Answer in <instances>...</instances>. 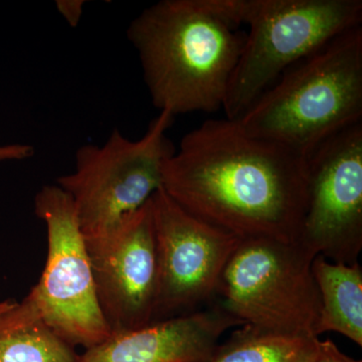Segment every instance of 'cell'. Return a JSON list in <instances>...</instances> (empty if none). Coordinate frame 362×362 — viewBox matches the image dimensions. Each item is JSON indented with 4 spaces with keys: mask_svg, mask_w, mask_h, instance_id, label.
Returning a JSON list of instances; mask_svg holds the SVG:
<instances>
[{
    "mask_svg": "<svg viewBox=\"0 0 362 362\" xmlns=\"http://www.w3.org/2000/svg\"><path fill=\"white\" fill-rule=\"evenodd\" d=\"M235 121L247 134L305 158L362 122V25L287 69Z\"/></svg>",
    "mask_w": 362,
    "mask_h": 362,
    "instance_id": "3",
    "label": "cell"
},
{
    "mask_svg": "<svg viewBox=\"0 0 362 362\" xmlns=\"http://www.w3.org/2000/svg\"><path fill=\"white\" fill-rule=\"evenodd\" d=\"M173 118L161 111L140 139L114 129L103 145L77 150L75 169L57 185L73 202L86 244L104 239L162 187L164 163L175 150L166 135Z\"/></svg>",
    "mask_w": 362,
    "mask_h": 362,
    "instance_id": "5",
    "label": "cell"
},
{
    "mask_svg": "<svg viewBox=\"0 0 362 362\" xmlns=\"http://www.w3.org/2000/svg\"><path fill=\"white\" fill-rule=\"evenodd\" d=\"M35 214L47 233V256L40 282L30 290L45 322L86 349L112 334L98 301L89 251L70 197L45 185L35 197Z\"/></svg>",
    "mask_w": 362,
    "mask_h": 362,
    "instance_id": "7",
    "label": "cell"
},
{
    "mask_svg": "<svg viewBox=\"0 0 362 362\" xmlns=\"http://www.w3.org/2000/svg\"><path fill=\"white\" fill-rule=\"evenodd\" d=\"M87 247L98 301L112 333L154 322L159 270L150 199Z\"/></svg>",
    "mask_w": 362,
    "mask_h": 362,
    "instance_id": "10",
    "label": "cell"
},
{
    "mask_svg": "<svg viewBox=\"0 0 362 362\" xmlns=\"http://www.w3.org/2000/svg\"><path fill=\"white\" fill-rule=\"evenodd\" d=\"M78 357L45 322L30 293L0 314V362H76Z\"/></svg>",
    "mask_w": 362,
    "mask_h": 362,
    "instance_id": "12",
    "label": "cell"
},
{
    "mask_svg": "<svg viewBox=\"0 0 362 362\" xmlns=\"http://www.w3.org/2000/svg\"><path fill=\"white\" fill-rule=\"evenodd\" d=\"M223 4L237 25L249 28L221 109L230 120L239 119L298 61L362 25L361 0H223Z\"/></svg>",
    "mask_w": 362,
    "mask_h": 362,
    "instance_id": "4",
    "label": "cell"
},
{
    "mask_svg": "<svg viewBox=\"0 0 362 362\" xmlns=\"http://www.w3.org/2000/svg\"><path fill=\"white\" fill-rule=\"evenodd\" d=\"M319 338L240 326L204 362H311Z\"/></svg>",
    "mask_w": 362,
    "mask_h": 362,
    "instance_id": "14",
    "label": "cell"
},
{
    "mask_svg": "<svg viewBox=\"0 0 362 362\" xmlns=\"http://www.w3.org/2000/svg\"><path fill=\"white\" fill-rule=\"evenodd\" d=\"M244 324L221 306L112 333L76 362H204L230 328Z\"/></svg>",
    "mask_w": 362,
    "mask_h": 362,
    "instance_id": "11",
    "label": "cell"
},
{
    "mask_svg": "<svg viewBox=\"0 0 362 362\" xmlns=\"http://www.w3.org/2000/svg\"><path fill=\"white\" fill-rule=\"evenodd\" d=\"M312 272L321 301L318 337L333 331L362 346L361 264L332 263L322 256H317L312 263Z\"/></svg>",
    "mask_w": 362,
    "mask_h": 362,
    "instance_id": "13",
    "label": "cell"
},
{
    "mask_svg": "<svg viewBox=\"0 0 362 362\" xmlns=\"http://www.w3.org/2000/svg\"><path fill=\"white\" fill-rule=\"evenodd\" d=\"M35 153V148L28 144L0 145V162L23 160L30 158Z\"/></svg>",
    "mask_w": 362,
    "mask_h": 362,
    "instance_id": "17",
    "label": "cell"
},
{
    "mask_svg": "<svg viewBox=\"0 0 362 362\" xmlns=\"http://www.w3.org/2000/svg\"><path fill=\"white\" fill-rule=\"evenodd\" d=\"M16 303V302L13 301V300H6V301L0 302V314L4 313V312L13 308Z\"/></svg>",
    "mask_w": 362,
    "mask_h": 362,
    "instance_id": "18",
    "label": "cell"
},
{
    "mask_svg": "<svg viewBox=\"0 0 362 362\" xmlns=\"http://www.w3.org/2000/svg\"><path fill=\"white\" fill-rule=\"evenodd\" d=\"M300 244L332 263H358L362 249V122L307 157V204Z\"/></svg>",
    "mask_w": 362,
    "mask_h": 362,
    "instance_id": "8",
    "label": "cell"
},
{
    "mask_svg": "<svg viewBox=\"0 0 362 362\" xmlns=\"http://www.w3.org/2000/svg\"><path fill=\"white\" fill-rule=\"evenodd\" d=\"M84 0H58L56 7L59 13L71 28H77L84 9Z\"/></svg>",
    "mask_w": 362,
    "mask_h": 362,
    "instance_id": "16",
    "label": "cell"
},
{
    "mask_svg": "<svg viewBox=\"0 0 362 362\" xmlns=\"http://www.w3.org/2000/svg\"><path fill=\"white\" fill-rule=\"evenodd\" d=\"M221 0H161L128 28L152 103L177 114L223 109L246 33Z\"/></svg>",
    "mask_w": 362,
    "mask_h": 362,
    "instance_id": "2",
    "label": "cell"
},
{
    "mask_svg": "<svg viewBox=\"0 0 362 362\" xmlns=\"http://www.w3.org/2000/svg\"><path fill=\"white\" fill-rule=\"evenodd\" d=\"M316 257L300 243L240 240L221 274V306L244 325L318 337Z\"/></svg>",
    "mask_w": 362,
    "mask_h": 362,
    "instance_id": "6",
    "label": "cell"
},
{
    "mask_svg": "<svg viewBox=\"0 0 362 362\" xmlns=\"http://www.w3.org/2000/svg\"><path fill=\"white\" fill-rule=\"evenodd\" d=\"M311 362H362L343 354L330 339H319L315 356Z\"/></svg>",
    "mask_w": 362,
    "mask_h": 362,
    "instance_id": "15",
    "label": "cell"
},
{
    "mask_svg": "<svg viewBox=\"0 0 362 362\" xmlns=\"http://www.w3.org/2000/svg\"><path fill=\"white\" fill-rule=\"evenodd\" d=\"M178 206L240 240L299 243L307 204V158L211 119L188 132L162 171Z\"/></svg>",
    "mask_w": 362,
    "mask_h": 362,
    "instance_id": "1",
    "label": "cell"
},
{
    "mask_svg": "<svg viewBox=\"0 0 362 362\" xmlns=\"http://www.w3.org/2000/svg\"><path fill=\"white\" fill-rule=\"evenodd\" d=\"M150 202L159 270L156 319L195 308L218 294L221 274L242 240L192 216L162 187Z\"/></svg>",
    "mask_w": 362,
    "mask_h": 362,
    "instance_id": "9",
    "label": "cell"
}]
</instances>
